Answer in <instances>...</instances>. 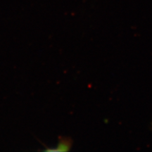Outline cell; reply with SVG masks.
I'll return each mask as SVG.
<instances>
[{"instance_id": "6da1fadb", "label": "cell", "mask_w": 152, "mask_h": 152, "mask_svg": "<svg viewBox=\"0 0 152 152\" xmlns=\"http://www.w3.org/2000/svg\"><path fill=\"white\" fill-rule=\"evenodd\" d=\"M71 146V142L68 141V140H61L59 144L58 145V148L54 150V151H67L69 150Z\"/></svg>"}, {"instance_id": "7a4b0ae2", "label": "cell", "mask_w": 152, "mask_h": 152, "mask_svg": "<svg viewBox=\"0 0 152 152\" xmlns=\"http://www.w3.org/2000/svg\"><path fill=\"white\" fill-rule=\"evenodd\" d=\"M151 127H152V123H151Z\"/></svg>"}]
</instances>
